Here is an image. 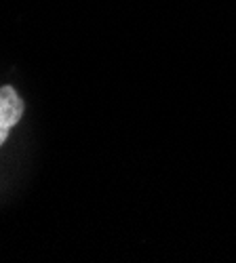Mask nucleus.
<instances>
[{"label":"nucleus","instance_id":"1","mask_svg":"<svg viewBox=\"0 0 236 263\" xmlns=\"http://www.w3.org/2000/svg\"><path fill=\"white\" fill-rule=\"evenodd\" d=\"M24 99L17 95L13 86H0V145L11 133V128L24 116Z\"/></svg>","mask_w":236,"mask_h":263}]
</instances>
